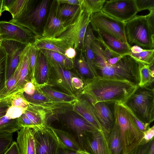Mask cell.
<instances>
[{
  "label": "cell",
  "mask_w": 154,
  "mask_h": 154,
  "mask_svg": "<svg viewBox=\"0 0 154 154\" xmlns=\"http://www.w3.org/2000/svg\"><path fill=\"white\" fill-rule=\"evenodd\" d=\"M36 35L27 28L6 21H0V38L26 45L32 44Z\"/></svg>",
  "instance_id": "cell-12"
},
{
  "label": "cell",
  "mask_w": 154,
  "mask_h": 154,
  "mask_svg": "<svg viewBox=\"0 0 154 154\" xmlns=\"http://www.w3.org/2000/svg\"><path fill=\"white\" fill-rule=\"evenodd\" d=\"M82 149L91 154H110L107 138L103 132L98 130L84 136Z\"/></svg>",
  "instance_id": "cell-18"
},
{
  "label": "cell",
  "mask_w": 154,
  "mask_h": 154,
  "mask_svg": "<svg viewBox=\"0 0 154 154\" xmlns=\"http://www.w3.org/2000/svg\"><path fill=\"white\" fill-rule=\"evenodd\" d=\"M101 11L120 21L126 22L138 12L135 0L106 1Z\"/></svg>",
  "instance_id": "cell-10"
},
{
  "label": "cell",
  "mask_w": 154,
  "mask_h": 154,
  "mask_svg": "<svg viewBox=\"0 0 154 154\" xmlns=\"http://www.w3.org/2000/svg\"><path fill=\"white\" fill-rule=\"evenodd\" d=\"M149 143L144 145H138L128 154H144L148 148Z\"/></svg>",
  "instance_id": "cell-42"
},
{
  "label": "cell",
  "mask_w": 154,
  "mask_h": 154,
  "mask_svg": "<svg viewBox=\"0 0 154 154\" xmlns=\"http://www.w3.org/2000/svg\"><path fill=\"white\" fill-rule=\"evenodd\" d=\"M35 131L28 127H23L18 131L16 142L20 154H36Z\"/></svg>",
  "instance_id": "cell-22"
},
{
  "label": "cell",
  "mask_w": 154,
  "mask_h": 154,
  "mask_svg": "<svg viewBox=\"0 0 154 154\" xmlns=\"http://www.w3.org/2000/svg\"><path fill=\"white\" fill-rule=\"evenodd\" d=\"M154 136V126L149 127L143 132V135L139 145H144L148 143L153 139Z\"/></svg>",
  "instance_id": "cell-40"
},
{
  "label": "cell",
  "mask_w": 154,
  "mask_h": 154,
  "mask_svg": "<svg viewBox=\"0 0 154 154\" xmlns=\"http://www.w3.org/2000/svg\"><path fill=\"white\" fill-rule=\"evenodd\" d=\"M25 97L28 104L38 106L58 115L65 114L72 111L73 103L60 101L52 98L36 88L34 94L31 95L26 94Z\"/></svg>",
  "instance_id": "cell-9"
},
{
  "label": "cell",
  "mask_w": 154,
  "mask_h": 154,
  "mask_svg": "<svg viewBox=\"0 0 154 154\" xmlns=\"http://www.w3.org/2000/svg\"><path fill=\"white\" fill-rule=\"evenodd\" d=\"M145 15H136L125 22V34L128 44L143 49H154V10Z\"/></svg>",
  "instance_id": "cell-3"
},
{
  "label": "cell",
  "mask_w": 154,
  "mask_h": 154,
  "mask_svg": "<svg viewBox=\"0 0 154 154\" xmlns=\"http://www.w3.org/2000/svg\"><path fill=\"white\" fill-rule=\"evenodd\" d=\"M65 114V121L67 127L76 134L79 144L81 149H83L84 136L98 130L84 118L72 111L68 112Z\"/></svg>",
  "instance_id": "cell-13"
},
{
  "label": "cell",
  "mask_w": 154,
  "mask_h": 154,
  "mask_svg": "<svg viewBox=\"0 0 154 154\" xmlns=\"http://www.w3.org/2000/svg\"><path fill=\"white\" fill-rule=\"evenodd\" d=\"M13 134H0V154H4L13 142Z\"/></svg>",
  "instance_id": "cell-37"
},
{
  "label": "cell",
  "mask_w": 154,
  "mask_h": 154,
  "mask_svg": "<svg viewBox=\"0 0 154 154\" xmlns=\"http://www.w3.org/2000/svg\"><path fill=\"white\" fill-rule=\"evenodd\" d=\"M79 14L73 23L58 38L64 41L70 47L84 52L85 36L90 24L91 14L81 3Z\"/></svg>",
  "instance_id": "cell-6"
},
{
  "label": "cell",
  "mask_w": 154,
  "mask_h": 154,
  "mask_svg": "<svg viewBox=\"0 0 154 154\" xmlns=\"http://www.w3.org/2000/svg\"><path fill=\"white\" fill-rule=\"evenodd\" d=\"M137 118L149 125L154 120V90L151 85H138L123 103Z\"/></svg>",
  "instance_id": "cell-5"
},
{
  "label": "cell",
  "mask_w": 154,
  "mask_h": 154,
  "mask_svg": "<svg viewBox=\"0 0 154 154\" xmlns=\"http://www.w3.org/2000/svg\"><path fill=\"white\" fill-rule=\"evenodd\" d=\"M107 142L110 154H123L119 130L114 122Z\"/></svg>",
  "instance_id": "cell-29"
},
{
  "label": "cell",
  "mask_w": 154,
  "mask_h": 154,
  "mask_svg": "<svg viewBox=\"0 0 154 154\" xmlns=\"http://www.w3.org/2000/svg\"><path fill=\"white\" fill-rule=\"evenodd\" d=\"M130 112L131 113L133 119L136 125L140 130L143 133L150 127L149 125L144 123L137 118L130 111Z\"/></svg>",
  "instance_id": "cell-41"
},
{
  "label": "cell",
  "mask_w": 154,
  "mask_h": 154,
  "mask_svg": "<svg viewBox=\"0 0 154 154\" xmlns=\"http://www.w3.org/2000/svg\"><path fill=\"white\" fill-rule=\"evenodd\" d=\"M77 154H91L85 150L81 149L76 152Z\"/></svg>",
  "instance_id": "cell-53"
},
{
  "label": "cell",
  "mask_w": 154,
  "mask_h": 154,
  "mask_svg": "<svg viewBox=\"0 0 154 154\" xmlns=\"http://www.w3.org/2000/svg\"><path fill=\"white\" fill-rule=\"evenodd\" d=\"M144 154H154V139L149 143L148 148Z\"/></svg>",
  "instance_id": "cell-50"
},
{
  "label": "cell",
  "mask_w": 154,
  "mask_h": 154,
  "mask_svg": "<svg viewBox=\"0 0 154 154\" xmlns=\"http://www.w3.org/2000/svg\"><path fill=\"white\" fill-rule=\"evenodd\" d=\"M7 112H2L0 113V118L5 115Z\"/></svg>",
  "instance_id": "cell-55"
},
{
  "label": "cell",
  "mask_w": 154,
  "mask_h": 154,
  "mask_svg": "<svg viewBox=\"0 0 154 154\" xmlns=\"http://www.w3.org/2000/svg\"><path fill=\"white\" fill-rule=\"evenodd\" d=\"M105 0H81V4L85 7L91 15L101 11Z\"/></svg>",
  "instance_id": "cell-34"
},
{
  "label": "cell",
  "mask_w": 154,
  "mask_h": 154,
  "mask_svg": "<svg viewBox=\"0 0 154 154\" xmlns=\"http://www.w3.org/2000/svg\"><path fill=\"white\" fill-rule=\"evenodd\" d=\"M81 52L79 58L76 61V66L78 74L84 81L94 78V76L91 72L86 60L85 57Z\"/></svg>",
  "instance_id": "cell-33"
},
{
  "label": "cell",
  "mask_w": 154,
  "mask_h": 154,
  "mask_svg": "<svg viewBox=\"0 0 154 154\" xmlns=\"http://www.w3.org/2000/svg\"><path fill=\"white\" fill-rule=\"evenodd\" d=\"M45 130L54 139L60 149L75 152L81 149L78 142L68 132L50 125L47 126Z\"/></svg>",
  "instance_id": "cell-20"
},
{
  "label": "cell",
  "mask_w": 154,
  "mask_h": 154,
  "mask_svg": "<svg viewBox=\"0 0 154 154\" xmlns=\"http://www.w3.org/2000/svg\"><path fill=\"white\" fill-rule=\"evenodd\" d=\"M97 37L94 35L93 30L89 24L88 25L85 36L84 42V52L85 59L88 64L95 77L97 76L94 67L93 60L94 54L91 46L93 41L96 39Z\"/></svg>",
  "instance_id": "cell-27"
},
{
  "label": "cell",
  "mask_w": 154,
  "mask_h": 154,
  "mask_svg": "<svg viewBox=\"0 0 154 154\" xmlns=\"http://www.w3.org/2000/svg\"><path fill=\"white\" fill-rule=\"evenodd\" d=\"M94 54L93 65L97 75L127 80L137 85L139 83V69L142 65L128 55H125L116 64H108L103 55V48L97 39L91 44Z\"/></svg>",
  "instance_id": "cell-2"
},
{
  "label": "cell",
  "mask_w": 154,
  "mask_h": 154,
  "mask_svg": "<svg viewBox=\"0 0 154 154\" xmlns=\"http://www.w3.org/2000/svg\"><path fill=\"white\" fill-rule=\"evenodd\" d=\"M15 75L14 76L11 77L8 81L7 86L8 89H12L14 87L16 83L17 76Z\"/></svg>",
  "instance_id": "cell-49"
},
{
  "label": "cell",
  "mask_w": 154,
  "mask_h": 154,
  "mask_svg": "<svg viewBox=\"0 0 154 154\" xmlns=\"http://www.w3.org/2000/svg\"><path fill=\"white\" fill-rule=\"evenodd\" d=\"M76 74L60 67L50 66L48 85L57 87L69 95L78 97L80 93L74 87L72 81L73 77Z\"/></svg>",
  "instance_id": "cell-11"
},
{
  "label": "cell",
  "mask_w": 154,
  "mask_h": 154,
  "mask_svg": "<svg viewBox=\"0 0 154 154\" xmlns=\"http://www.w3.org/2000/svg\"><path fill=\"white\" fill-rule=\"evenodd\" d=\"M76 50L72 47H69L65 51L64 55L67 58L74 59L76 55Z\"/></svg>",
  "instance_id": "cell-47"
},
{
  "label": "cell",
  "mask_w": 154,
  "mask_h": 154,
  "mask_svg": "<svg viewBox=\"0 0 154 154\" xmlns=\"http://www.w3.org/2000/svg\"><path fill=\"white\" fill-rule=\"evenodd\" d=\"M53 2L43 27L42 36L46 38H57L70 26L58 17L55 12V2Z\"/></svg>",
  "instance_id": "cell-17"
},
{
  "label": "cell",
  "mask_w": 154,
  "mask_h": 154,
  "mask_svg": "<svg viewBox=\"0 0 154 154\" xmlns=\"http://www.w3.org/2000/svg\"><path fill=\"white\" fill-rule=\"evenodd\" d=\"M95 31L97 33V40L104 48L119 56L129 54L131 46L128 44L100 29Z\"/></svg>",
  "instance_id": "cell-19"
},
{
  "label": "cell",
  "mask_w": 154,
  "mask_h": 154,
  "mask_svg": "<svg viewBox=\"0 0 154 154\" xmlns=\"http://www.w3.org/2000/svg\"><path fill=\"white\" fill-rule=\"evenodd\" d=\"M55 12L60 18L71 25L76 19L81 6L67 4H59L55 1Z\"/></svg>",
  "instance_id": "cell-26"
},
{
  "label": "cell",
  "mask_w": 154,
  "mask_h": 154,
  "mask_svg": "<svg viewBox=\"0 0 154 154\" xmlns=\"http://www.w3.org/2000/svg\"><path fill=\"white\" fill-rule=\"evenodd\" d=\"M2 40L0 38V47L1 46V44H2Z\"/></svg>",
  "instance_id": "cell-56"
},
{
  "label": "cell",
  "mask_w": 154,
  "mask_h": 154,
  "mask_svg": "<svg viewBox=\"0 0 154 154\" xmlns=\"http://www.w3.org/2000/svg\"><path fill=\"white\" fill-rule=\"evenodd\" d=\"M3 1V0H0V17L2 13V9Z\"/></svg>",
  "instance_id": "cell-54"
},
{
  "label": "cell",
  "mask_w": 154,
  "mask_h": 154,
  "mask_svg": "<svg viewBox=\"0 0 154 154\" xmlns=\"http://www.w3.org/2000/svg\"><path fill=\"white\" fill-rule=\"evenodd\" d=\"M15 0H3L2 12L8 11L9 8L12 5Z\"/></svg>",
  "instance_id": "cell-48"
},
{
  "label": "cell",
  "mask_w": 154,
  "mask_h": 154,
  "mask_svg": "<svg viewBox=\"0 0 154 154\" xmlns=\"http://www.w3.org/2000/svg\"><path fill=\"white\" fill-rule=\"evenodd\" d=\"M33 45L38 49H44L63 55L69 46L63 39L57 38H46L36 36Z\"/></svg>",
  "instance_id": "cell-24"
},
{
  "label": "cell",
  "mask_w": 154,
  "mask_h": 154,
  "mask_svg": "<svg viewBox=\"0 0 154 154\" xmlns=\"http://www.w3.org/2000/svg\"><path fill=\"white\" fill-rule=\"evenodd\" d=\"M143 50V49L141 47L137 45H134L131 47L130 52L133 53H137L141 52Z\"/></svg>",
  "instance_id": "cell-51"
},
{
  "label": "cell",
  "mask_w": 154,
  "mask_h": 154,
  "mask_svg": "<svg viewBox=\"0 0 154 154\" xmlns=\"http://www.w3.org/2000/svg\"><path fill=\"white\" fill-rule=\"evenodd\" d=\"M56 2L59 4H67L73 5L80 6L81 0H57Z\"/></svg>",
  "instance_id": "cell-46"
},
{
  "label": "cell",
  "mask_w": 154,
  "mask_h": 154,
  "mask_svg": "<svg viewBox=\"0 0 154 154\" xmlns=\"http://www.w3.org/2000/svg\"><path fill=\"white\" fill-rule=\"evenodd\" d=\"M49 1L44 0L36 6L29 0L26 6L15 18L9 21L26 27L36 36L46 16Z\"/></svg>",
  "instance_id": "cell-7"
},
{
  "label": "cell",
  "mask_w": 154,
  "mask_h": 154,
  "mask_svg": "<svg viewBox=\"0 0 154 154\" xmlns=\"http://www.w3.org/2000/svg\"><path fill=\"white\" fill-rule=\"evenodd\" d=\"M4 154H20L17 142L13 141Z\"/></svg>",
  "instance_id": "cell-44"
},
{
  "label": "cell",
  "mask_w": 154,
  "mask_h": 154,
  "mask_svg": "<svg viewBox=\"0 0 154 154\" xmlns=\"http://www.w3.org/2000/svg\"><path fill=\"white\" fill-rule=\"evenodd\" d=\"M135 2L138 12L145 10L149 11L154 10V0H135Z\"/></svg>",
  "instance_id": "cell-38"
},
{
  "label": "cell",
  "mask_w": 154,
  "mask_h": 154,
  "mask_svg": "<svg viewBox=\"0 0 154 154\" xmlns=\"http://www.w3.org/2000/svg\"><path fill=\"white\" fill-rule=\"evenodd\" d=\"M29 0H15L8 10L12 19L16 18L28 5Z\"/></svg>",
  "instance_id": "cell-36"
},
{
  "label": "cell",
  "mask_w": 154,
  "mask_h": 154,
  "mask_svg": "<svg viewBox=\"0 0 154 154\" xmlns=\"http://www.w3.org/2000/svg\"><path fill=\"white\" fill-rule=\"evenodd\" d=\"M58 154H77V153L75 152L69 151L67 149H60Z\"/></svg>",
  "instance_id": "cell-52"
},
{
  "label": "cell",
  "mask_w": 154,
  "mask_h": 154,
  "mask_svg": "<svg viewBox=\"0 0 154 154\" xmlns=\"http://www.w3.org/2000/svg\"><path fill=\"white\" fill-rule=\"evenodd\" d=\"M22 128L18 118L10 119L6 115L0 118V134H13Z\"/></svg>",
  "instance_id": "cell-30"
},
{
  "label": "cell",
  "mask_w": 154,
  "mask_h": 154,
  "mask_svg": "<svg viewBox=\"0 0 154 154\" xmlns=\"http://www.w3.org/2000/svg\"><path fill=\"white\" fill-rule=\"evenodd\" d=\"M114 122L119 128L123 154H128L140 143L143 133L138 128L130 111L123 103H116Z\"/></svg>",
  "instance_id": "cell-4"
},
{
  "label": "cell",
  "mask_w": 154,
  "mask_h": 154,
  "mask_svg": "<svg viewBox=\"0 0 154 154\" xmlns=\"http://www.w3.org/2000/svg\"><path fill=\"white\" fill-rule=\"evenodd\" d=\"M90 24L93 30L100 29L128 44L125 34V22L115 19L101 11L91 15Z\"/></svg>",
  "instance_id": "cell-8"
},
{
  "label": "cell",
  "mask_w": 154,
  "mask_h": 154,
  "mask_svg": "<svg viewBox=\"0 0 154 154\" xmlns=\"http://www.w3.org/2000/svg\"><path fill=\"white\" fill-rule=\"evenodd\" d=\"M84 82L80 94L92 104L100 102L123 103L138 85L126 80L98 76Z\"/></svg>",
  "instance_id": "cell-1"
},
{
  "label": "cell",
  "mask_w": 154,
  "mask_h": 154,
  "mask_svg": "<svg viewBox=\"0 0 154 154\" xmlns=\"http://www.w3.org/2000/svg\"><path fill=\"white\" fill-rule=\"evenodd\" d=\"M36 154H58L60 148L54 139L46 131H37L35 135Z\"/></svg>",
  "instance_id": "cell-21"
},
{
  "label": "cell",
  "mask_w": 154,
  "mask_h": 154,
  "mask_svg": "<svg viewBox=\"0 0 154 154\" xmlns=\"http://www.w3.org/2000/svg\"><path fill=\"white\" fill-rule=\"evenodd\" d=\"M27 102L21 97L15 99L13 102L14 106H18L26 109L28 106Z\"/></svg>",
  "instance_id": "cell-45"
},
{
  "label": "cell",
  "mask_w": 154,
  "mask_h": 154,
  "mask_svg": "<svg viewBox=\"0 0 154 154\" xmlns=\"http://www.w3.org/2000/svg\"><path fill=\"white\" fill-rule=\"evenodd\" d=\"M139 78L138 85H151L154 80L153 65H142L139 69Z\"/></svg>",
  "instance_id": "cell-32"
},
{
  "label": "cell",
  "mask_w": 154,
  "mask_h": 154,
  "mask_svg": "<svg viewBox=\"0 0 154 154\" xmlns=\"http://www.w3.org/2000/svg\"><path fill=\"white\" fill-rule=\"evenodd\" d=\"M35 88L46 96L59 101L74 103L78 99V97L58 90L48 85Z\"/></svg>",
  "instance_id": "cell-28"
},
{
  "label": "cell",
  "mask_w": 154,
  "mask_h": 154,
  "mask_svg": "<svg viewBox=\"0 0 154 154\" xmlns=\"http://www.w3.org/2000/svg\"><path fill=\"white\" fill-rule=\"evenodd\" d=\"M38 50L46 57L50 66L60 67L68 70L74 67V59H69L64 55L46 49Z\"/></svg>",
  "instance_id": "cell-25"
},
{
  "label": "cell",
  "mask_w": 154,
  "mask_h": 154,
  "mask_svg": "<svg viewBox=\"0 0 154 154\" xmlns=\"http://www.w3.org/2000/svg\"><path fill=\"white\" fill-rule=\"evenodd\" d=\"M27 45L13 40L2 41L1 46L7 54V79L15 71L18 65L21 54Z\"/></svg>",
  "instance_id": "cell-14"
},
{
  "label": "cell",
  "mask_w": 154,
  "mask_h": 154,
  "mask_svg": "<svg viewBox=\"0 0 154 154\" xmlns=\"http://www.w3.org/2000/svg\"><path fill=\"white\" fill-rule=\"evenodd\" d=\"M115 103L100 102L92 104L97 118L107 138L114 124Z\"/></svg>",
  "instance_id": "cell-15"
},
{
  "label": "cell",
  "mask_w": 154,
  "mask_h": 154,
  "mask_svg": "<svg viewBox=\"0 0 154 154\" xmlns=\"http://www.w3.org/2000/svg\"><path fill=\"white\" fill-rule=\"evenodd\" d=\"M22 108L13 106L8 109L5 115L10 119H15L20 117L26 110Z\"/></svg>",
  "instance_id": "cell-39"
},
{
  "label": "cell",
  "mask_w": 154,
  "mask_h": 154,
  "mask_svg": "<svg viewBox=\"0 0 154 154\" xmlns=\"http://www.w3.org/2000/svg\"><path fill=\"white\" fill-rule=\"evenodd\" d=\"M78 97V100L72 105V111L84 118L98 131L104 133L91 101L85 97L80 94Z\"/></svg>",
  "instance_id": "cell-16"
},
{
  "label": "cell",
  "mask_w": 154,
  "mask_h": 154,
  "mask_svg": "<svg viewBox=\"0 0 154 154\" xmlns=\"http://www.w3.org/2000/svg\"><path fill=\"white\" fill-rule=\"evenodd\" d=\"M24 90L26 94L33 95L35 92L36 88L35 85L31 82H27L25 85Z\"/></svg>",
  "instance_id": "cell-43"
},
{
  "label": "cell",
  "mask_w": 154,
  "mask_h": 154,
  "mask_svg": "<svg viewBox=\"0 0 154 154\" xmlns=\"http://www.w3.org/2000/svg\"><path fill=\"white\" fill-rule=\"evenodd\" d=\"M154 49H145L137 53L130 52L128 55L142 65H154Z\"/></svg>",
  "instance_id": "cell-31"
},
{
  "label": "cell",
  "mask_w": 154,
  "mask_h": 154,
  "mask_svg": "<svg viewBox=\"0 0 154 154\" xmlns=\"http://www.w3.org/2000/svg\"><path fill=\"white\" fill-rule=\"evenodd\" d=\"M50 66L45 56L39 50L34 72V85L40 87L48 85Z\"/></svg>",
  "instance_id": "cell-23"
},
{
  "label": "cell",
  "mask_w": 154,
  "mask_h": 154,
  "mask_svg": "<svg viewBox=\"0 0 154 154\" xmlns=\"http://www.w3.org/2000/svg\"><path fill=\"white\" fill-rule=\"evenodd\" d=\"M39 50L32 44L30 47L29 59L30 78L31 82L34 84V72Z\"/></svg>",
  "instance_id": "cell-35"
}]
</instances>
